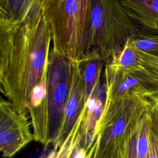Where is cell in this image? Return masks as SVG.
Masks as SVG:
<instances>
[{"instance_id": "1", "label": "cell", "mask_w": 158, "mask_h": 158, "mask_svg": "<svg viewBox=\"0 0 158 158\" xmlns=\"http://www.w3.org/2000/svg\"><path fill=\"white\" fill-rule=\"evenodd\" d=\"M51 33L43 9L20 23L0 22L1 91L28 115L33 89L48 71Z\"/></svg>"}, {"instance_id": "2", "label": "cell", "mask_w": 158, "mask_h": 158, "mask_svg": "<svg viewBox=\"0 0 158 158\" xmlns=\"http://www.w3.org/2000/svg\"><path fill=\"white\" fill-rule=\"evenodd\" d=\"M140 31L120 0H89L84 55L94 54L109 62Z\"/></svg>"}, {"instance_id": "3", "label": "cell", "mask_w": 158, "mask_h": 158, "mask_svg": "<svg viewBox=\"0 0 158 158\" xmlns=\"http://www.w3.org/2000/svg\"><path fill=\"white\" fill-rule=\"evenodd\" d=\"M152 102L138 94L105 98L92 158H113L136 132L142 115Z\"/></svg>"}, {"instance_id": "4", "label": "cell", "mask_w": 158, "mask_h": 158, "mask_svg": "<svg viewBox=\"0 0 158 158\" xmlns=\"http://www.w3.org/2000/svg\"><path fill=\"white\" fill-rule=\"evenodd\" d=\"M89 0H46L43 11L51 33V51L70 61L84 56Z\"/></svg>"}, {"instance_id": "5", "label": "cell", "mask_w": 158, "mask_h": 158, "mask_svg": "<svg viewBox=\"0 0 158 158\" xmlns=\"http://www.w3.org/2000/svg\"><path fill=\"white\" fill-rule=\"evenodd\" d=\"M71 62L68 59L49 53L47 95L44 104L32 120L34 140L47 146L60 148L65 110L71 80Z\"/></svg>"}, {"instance_id": "6", "label": "cell", "mask_w": 158, "mask_h": 158, "mask_svg": "<svg viewBox=\"0 0 158 158\" xmlns=\"http://www.w3.org/2000/svg\"><path fill=\"white\" fill-rule=\"evenodd\" d=\"M28 115L18 113L12 104L2 97L0 100V150L11 158L34 140Z\"/></svg>"}, {"instance_id": "7", "label": "cell", "mask_w": 158, "mask_h": 158, "mask_svg": "<svg viewBox=\"0 0 158 158\" xmlns=\"http://www.w3.org/2000/svg\"><path fill=\"white\" fill-rule=\"evenodd\" d=\"M104 66L105 98L138 94L152 102L156 101L155 89L146 79L142 69L122 70L113 68L107 63Z\"/></svg>"}, {"instance_id": "8", "label": "cell", "mask_w": 158, "mask_h": 158, "mask_svg": "<svg viewBox=\"0 0 158 158\" xmlns=\"http://www.w3.org/2000/svg\"><path fill=\"white\" fill-rule=\"evenodd\" d=\"M88 99L83 79L80 63L71 62V80L65 110L62 132V141L70 133L86 104Z\"/></svg>"}, {"instance_id": "9", "label": "cell", "mask_w": 158, "mask_h": 158, "mask_svg": "<svg viewBox=\"0 0 158 158\" xmlns=\"http://www.w3.org/2000/svg\"><path fill=\"white\" fill-rule=\"evenodd\" d=\"M105 103V85L101 80L96 85L84 109V115L79 131L80 145L91 151L93 149L99 122Z\"/></svg>"}, {"instance_id": "10", "label": "cell", "mask_w": 158, "mask_h": 158, "mask_svg": "<svg viewBox=\"0 0 158 158\" xmlns=\"http://www.w3.org/2000/svg\"><path fill=\"white\" fill-rule=\"evenodd\" d=\"M46 0H0V22L20 23L43 9Z\"/></svg>"}, {"instance_id": "11", "label": "cell", "mask_w": 158, "mask_h": 158, "mask_svg": "<svg viewBox=\"0 0 158 158\" xmlns=\"http://www.w3.org/2000/svg\"><path fill=\"white\" fill-rule=\"evenodd\" d=\"M126 12L143 31L158 20V0H120Z\"/></svg>"}, {"instance_id": "12", "label": "cell", "mask_w": 158, "mask_h": 158, "mask_svg": "<svg viewBox=\"0 0 158 158\" xmlns=\"http://www.w3.org/2000/svg\"><path fill=\"white\" fill-rule=\"evenodd\" d=\"M87 99L91 95L96 85L101 80V72L105 62L94 54L84 55L80 60Z\"/></svg>"}, {"instance_id": "13", "label": "cell", "mask_w": 158, "mask_h": 158, "mask_svg": "<svg viewBox=\"0 0 158 158\" xmlns=\"http://www.w3.org/2000/svg\"><path fill=\"white\" fill-rule=\"evenodd\" d=\"M83 115L84 109L78 117L72 130L70 131V133L64 139L61 146L59 148V149L57 152L56 158H70L76 147L80 144V140L79 138V131L83 118Z\"/></svg>"}, {"instance_id": "14", "label": "cell", "mask_w": 158, "mask_h": 158, "mask_svg": "<svg viewBox=\"0 0 158 158\" xmlns=\"http://www.w3.org/2000/svg\"><path fill=\"white\" fill-rule=\"evenodd\" d=\"M141 52V69L149 83L154 88L156 93V101H158V53H147L142 51Z\"/></svg>"}, {"instance_id": "15", "label": "cell", "mask_w": 158, "mask_h": 158, "mask_svg": "<svg viewBox=\"0 0 158 158\" xmlns=\"http://www.w3.org/2000/svg\"><path fill=\"white\" fill-rule=\"evenodd\" d=\"M128 41L137 49L147 53H158V32L140 31Z\"/></svg>"}, {"instance_id": "16", "label": "cell", "mask_w": 158, "mask_h": 158, "mask_svg": "<svg viewBox=\"0 0 158 158\" xmlns=\"http://www.w3.org/2000/svg\"><path fill=\"white\" fill-rule=\"evenodd\" d=\"M149 146L146 158H158V111L155 106L149 109Z\"/></svg>"}, {"instance_id": "17", "label": "cell", "mask_w": 158, "mask_h": 158, "mask_svg": "<svg viewBox=\"0 0 158 158\" xmlns=\"http://www.w3.org/2000/svg\"><path fill=\"white\" fill-rule=\"evenodd\" d=\"M78 144L73 151L72 158H92L93 154V149L89 151L83 146L79 147Z\"/></svg>"}, {"instance_id": "18", "label": "cell", "mask_w": 158, "mask_h": 158, "mask_svg": "<svg viewBox=\"0 0 158 158\" xmlns=\"http://www.w3.org/2000/svg\"><path fill=\"white\" fill-rule=\"evenodd\" d=\"M135 133H136V132H135ZM135 133L131 137L130 143H129L128 151V158H140L136 152Z\"/></svg>"}, {"instance_id": "19", "label": "cell", "mask_w": 158, "mask_h": 158, "mask_svg": "<svg viewBox=\"0 0 158 158\" xmlns=\"http://www.w3.org/2000/svg\"><path fill=\"white\" fill-rule=\"evenodd\" d=\"M151 31L158 32V20H157L154 22V23L152 25V27L151 28Z\"/></svg>"}, {"instance_id": "20", "label": "cell", "mask_w": 158, "mask_h": 158, "mask_svg": "<svg viewBox=\"0 0 158 158\" xmlns=\"http://www.w3.org/2000/svg\"><path fill=\"white\" fill-rule=\"evenodd\" d=\"M152 104L155 106V107H156L157 111H158V101H156V102H152Z\"/></svg>"}]
</instances>
